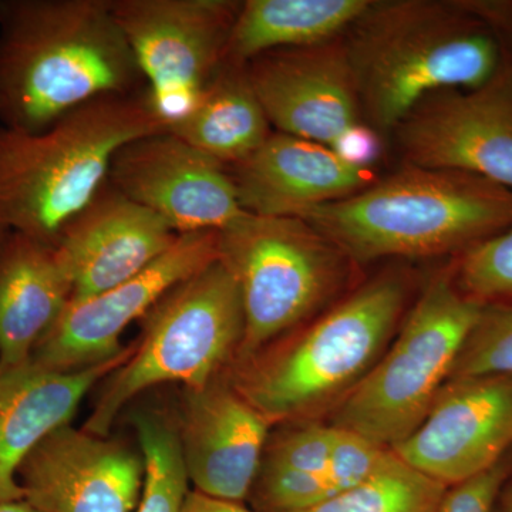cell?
<instances>
[{
	"label": "cell",
	"instance_id": "d4e9b609",
	"mask_svg": "<svg viewBox=\"0 0 512 512\" xmlns=\"http://www.w3.org/2000/svg\"><path fill=\"white\" fill-rule=\"evenodd\" d=\"M485 376H512V305L483 306L448 380Z\"/></svg>",
	"mask_w": 512,
	"mask_h": 512
},
{
	"label": "cell",
	"instance_id": "d6a6232c",
	"mask_svg": "<svg viewBox=\"0 0 512 512\" xmlns=\"http://www.w3.org/2000/svg\"><path fill=\"white\" fill-rule=\"evenodd\" d=\"M503 498L505 501H507L508 505H510L511 511H512V485L510 488H508L507 491L503 494Z\"/></svg>",
	"mask_w": 512,
	"mask_h": 512
},
{
	"label": "cell",
	"instance_id": "ffe728a7",
	"mask_svg": "<svg viewBox=\"0 0 512 512\" xmlns=\"http://www.w3.org/2000/svg\"><path fill=\"white\" fill-rule=\"evenodd\" d=\"M72 298L55 245L0 234V370L30 362Z\"/></svg>",
	"mask_w": 512,
	"mask_h": 512
},
{
	"label": "cell",
	"instance_id": "277c9868",
	"mask_svg": "<svg viewBox=\"0 0 512 512\" xmlns=\"http://www.w3.org/2000/svg\"><path fill=\"white\" fill-rule=\"evenodd\" d=\"M302 220L350 261L464 254L512 228V190L488 178L404 164Z\"/></svg>",
	"mask_w": 512,
	"mask_h": 512
},
{
	"label": "cell",
	"instance_id": "5b68a950",
	"mask_svg": "<svg viewBox=\"0 0 512 512\" xmlns=\"http://www.w3.org/2000/svg\"><path fill=\"white\" fill-rule=\"evenodd\" d=\"M409 284L382 274L256 363L234 384L272 424L333 409L365 379L403 322Z\"/></svg>",
	"mask_w": 512,
	"mask_h": 512
},
{
	"label": "cell",
	"instance_id": "ac0fdd59",
	"mask_svg": "<svg viewBox=\"0 0 512 512\" xmlns=\"http://www.w3.org/2000/svg\"><path fill=\"white\" fill-rule=\"evenodd\" d=\"M228 171L242 210L269 217H301L377 180L372 168L350 164L328 146L278 131Z\"/></svg>",
	"mask_w": 512,
	"mask_h": 512
},
{
	"label": "cell",
	"instance_id": "cb8c5ba5",
	"mask_svg": "<svg viewBox=\"0 0 512 512\" xmlns=\"http://www.w3.org/2000/svg\"><path fill=\"white\" fill-rule=\"evenodd\" d=\"M138 443L146 466L137 512H181L188 491L180 431L163 414L134 417Z\"/></svg>",
	"mask_w": 512,
	"mask_h": 512
},
{
	"label": "cell",
	"instance_id": "ba28073f",
	"mask_svg": "<svg viewBox=\"0 0 512 512\" xmlns=\"http://www.w3.org/2000/svg\"><path fill=\"white\" fill-rule=\"evenodd\" d=\"M218 258L241 292L245 333L237 356L245 362L322 309L350 262L302 218L251 212L218 232Z\"/></svg>",
	"mask_w": 512,
	"mask_h": 512
},
{
	"label": "cell",
	"instance_id": "44dd1931",
	"mask_svg": "<svg viewBox=\"0 0 512 512\" xmlns=\"http://www.w3.org/2000/svg\"><path fill=\"white\" fill-rule=\"evenodd\" d=\"M168 131L227 168L247 160L274 133L247 66L229 63L221 64L194 106Z\"/></svg>",
	"mask_w": 512,
	"mask_h": 512
},
{
	"label": "cell",
	"instance_id": "d6986e66",
	"mask_svg": "<svg viewBox=\"0 0 512 512\" xmlns=\"http://www.w3.org/2000/svg\"><path fill=\"white\" fill-rule=\"evenodd\" d=\"M124 348L106 362L55 372L30 362L0 370V501L25 500L19 483L23 461L47 436L73 419L87 392L133 355Z\"/></svg>",
	"mask_w": 512,
	"mask_h": 512
},
{
	"label": "cell",
	"instance_id": "f1b7e54d",
	"mask_svg": "<svg viewBox=\"0 0 512 512\" xmlns=\"http://www.w3.org/2000/svg\"><path fill=\"white\" fill-rule=\"evenodd\" d=\"M330 148L350 164L372 168L382 154V140L379 131L362 121L346 130Z\"/></svg>",
	"mask_w": 512,
	"mask_h": 512
},
{
	"label": "cell",
	"instance_id": "1f68e13d",
	"mask_svg": "<svg viewBox=\"0 0 512 512\" xmlns=\"http://www.w3.org/2000/svg\"><path fill=\"white\" fill-rule=\"evenodd\" d=\"M495 512H512L510 505H508L507 501L504 500L503 497L498 501L497 508H495Z\"/></svg>",
	"mask_w": 512,
	"mask_h": 512
},
{
	"label": "cell",
	"instance_id": "4fadbf2b",
	"mask_svg": "<svg viewBox=\"0 0 512 512\" xmlns=\"http://www.w3.org/2000/svg\"><path fill=\"white\" fill-rule=\"evenodd\" d=\"M512 446V376L448 380L426 419L392 451L451 487L503 460Z\"/></svg>",
	"mask_w": 512,
	"mask_h": 512
},
{
	"label": "cell",
	"instance_id": "5bb4252c",
	"mask_svg": "<svg viewBox=\"0 0 512 512\" xmlns=\"http://www.w3.org/2000/svg\"><path fill=\"white\" fill-rule=\"evenodd\" d=\"M247 73L278 133L332 147L363 121L343 37L326 45L264 53L247 64Z\"/></svg>",
	"mask_w": 512,
	"mask_h": 512
},
{
	"label": "cell",
	"instance_id": "f546056e",
	"mask_svg": "<svg viewBox=\"0 0 512 512\" xmlns=\"http://www.w3.org/2000/svg\"><path fill=\"white\" fill-rule=\"evenodd\" d=\"M181 512H258L249 510L244 504L231 503V501L218 500V498L208 497L192 491L185 498L183 510Z\"/></svg>",
	"mask_w": 512,
	"mask_h": 512
},
{
	"label": "cell",
	"instance_id": "83f0119b",
	"mask_svg": "<svg viewBox=\"0 0 512 512\" xmlns=\"http://www.w3.org/2000/svg\"><path fill=\"white\" fill-rule=\"evenodd\" d=\"M511 473L512 460L504 457L476 476L447 487L434 512H495Z\"/></svg>",
	"mask_w": 512,
	"mask_h": 512
},
{
	"label": "cell",
	"instance_id": "2e32d148",
	"mask_svg": "<svg viewBox=\"0 0 512 512\" xmlns=\"http://www.w3.org/2000/svg\"><path fill=\"white\" fill-rule=\"evenodd\" d=\"M178 237L167 222L107 181L55 244L72 284L70 301L93 298L140 274Z\"/></svg>",
	"mask_w": 512,
	"mask_h": 512
},
{
	"label": "cell",
	"instance_id": "603a6c76",
	"mask_svg": "<svg viewBox=\"0 0 512 512\" xmlns=\"http://www.w3.org/2000/svg\"><path fill=\"white\" fill-rule=\"evenodd\" d=\"M446 490L392 451L375 476L301 512H434Z\"/></svg>",
	"mask_w": 512,
	"mask_h": 512
},
{
	"label": "cell",
	"instance_id": "30bf717a",
	"mask_svg": "<svg viewBox=\"0 0 512 512\" xmlns=\"http://www.w3.org/2000/svg\"><path fill=\"white\" fill-rule=\"evenodd\" d=\"M393 134L404 164L480 175L512 190V64L476 89L424 97Z\"/></svg>",
	"mask_w": 512,
	"mask_h": 512
},
{
	"label": "cell",
	"instance_id": "8fae6325",
	"mask_svg": "<svg viewBox=\"0 0 512 512\" xmlns=\"http://www.w3.org/2000/svg\"><path fill=\"white\" fill-rule=\"evenodd\" d=\"M217 259L218 232L180 235L140 274L93 298L69 301L30 360L43 369L74 372L119 355L121 333L130 323Z\"/></svg>",
	"mask_w": 512,
	"mask_h": 512
},
{
	"label": "cell",
	"instance_id": "7c38bea8",
	"mask_svg": "<svg viewBox=\"0 0 512 512\" xmlns=\"http://www.w3.org/2000/svg\"><path fill=\"white\" fill-rule=\"evenodd\" d=\"M107 181L178 235L220 232L245 212L228 168L168 130L121 147Z\"/></svg>",
	"mask_w": 512,
	"mask_h": 512
},
{
	"label": "cell",
	"instance_id": "4dcf8cb0",
	"mask_svg": "<svg viewBox=\"0 0 512 512\" xmlns=\"http://www.w3.org/2000/svg\"><path fill=\"white\" fill-rule=\"evenodd\" d=\"M0 512H39L25 500L0 501Z\"/></svg>",
	"mask_w": 512,
	"mask_h": 512
},
{
	"label": "cell",
	"instance_id": "9c48e42d",
	"mask_svg": "<svg viewBox=\"0 0 512 512\" xmlns=\"http://www.w3.org/2000/svg\"><path fill=\"white\" fill-rule=\"evenodd\" d=\"M239 6L235 0H111L148 99L167 128L188 113L224 63Z\"/></svg>",
	"mask_w": 512,
	"mask_h": 512
},
{
	"label": "cell",
	"instance_id": "4316f807",
	"mask_svg": "<svg viewBox=\"0 0 512 512\" xmlns=\"http://www.w3.org/2000/svg\"><path fill=\"white\" fill-rule=\"evenodd\" d=\"M339 427L305 421L276 434L266 444L261 466L328 474L330 457L340 437Z\"/></svg>",
	"mask_w": 512,
	"mask_h": 512
},
{
	"label": "cell",
	"instance_id": "52a82bcc",
	"mask_svg": "<svg viewBox=\"0 0 512 512\" xmlns=\"http://www.w3.org/2000/svg\"><path fill=\"white\" fill-rule=\"evenodd\" d=\"M147 315L143 338L111 373L84 424L94 436H109L123 407L144 390L173 382L190 390L207 386L238 355L244 339L241 292L220 258L174 288Z\"/></svg>",
	"mask_w": 512,
	"mask_h": 512
},
{
	"label": "cell",
	"instance_id": "6da1fadb",
	"mask_svg": "<svg viewBox=\"0 0 512 512\" xmlns=\"http://www.w3.org/2000/svg\"><path fill=\"white\" fill-rule=\"evenodd\" d=\"M111 0H0V124L52 126L103 97L146 90Z\"/></svg>",
	"mask_w": 512,
	"mask_h": 512
},
{
	"label": "cell",
	"instance_id": "7402d4cb",
	"mask_svg": "<svg viewBox=\"0 0 512 512\" xmlns=\"http://www.w3.org/2000/svg\"><path fill=\"white\" fill-rule=\"evenodd\" d=\"M370 0H245L232 26L224 63L247 66L282 49L336 42L346 35Z\"/></svg>",
	"mask_w": 512,
	"mask_h": 512
},
{
	"label": "cell",
	"instance_id": "8992f818",
	"mask_svg": "<svg viewBox=\"0 0 512 512\" xmlns=\"http://www.w3.org/2000/svg\"><path fill=\"white\" fill-rule=\"evenodd\" d=\"M483 306L458 289L453 269L437 275L330 424L390 450L403 443L429 414Z\"/></svg>",
	"mask_w": 512,
	"mask_h": 512
},
{
	"label": "cell",
	"instance_id": "484cf974",
	"mask_svg": "<svg viewBox=\"0 0 512 512\" xmlns=\"http://www.w3.org/2000/svg\"><path fill=\"white\" fill-rule=\"evenodd\" d=\"M464 295L481 305H512V228L461 254L453 268Z\"/></svg>",
	"mask_w": 512,
	"mask_h": 512
},
{
	"label": "cell",
	"instance_id": "e0dca14e",
	"mask_svg": "<svg viewBox=\"0 0 512 512\" xmlns=\"http://www.w3.org/2000/svg\"><path fill=\"white\" fill-rule=\"evenodd\" d=\"M271 426L234 384L215 379L191 390L178 431L195 491L244 504L261 470Z\"/></svg>",
	"mask_w": 512,
	"mask_h": 512
},
{
	"label": "cell",
	"instance_id": "3957f363",
	"mask_svg": "<svg viewBox=\"0 0 512 512\" xmlns=\"http://www.w3.org/2000/svg\"><path fill=\"white\" fill-rule=\"evenodd\" d=\"M168 130L143 92L103 97L40 131L0 124V234L55 245L136 138Z\"/></svg>",
	"mask_w": 512,
	"mask_h": 512
},
{
	"label": "cell",
	"instance_id": "7a4b0ae2",
	"mask_svg": "<svg viewBox=\"0 0 512 512\" xmlns=\"http://www.w3.org/2000/svg\"><path fill=\"white\" fill-rule=\"evenodd\" d=\"M362 116L382 133L430 94L476 89L503 66L500 45L471 6L370 2L343 36Z\"/></svg>",
	"mask_w": 512,
	"mask_h": 512
},
{
	"label": "cell",
	"instance_id": "9a60e30c",
	"mask_svg": "<svg viewBox=\"0 0 512 512\" xmlns=\"http://www.w3.org/2000/svg\"><path fill=\"white\" fill-rule=\"evenodd\" d=\"M144 476L141 451L67 424L23 461L19 483L39 512H131Z\"/></svg>",
	"mask_w": 512,
	"mask_h": 512
}]
</instances>
